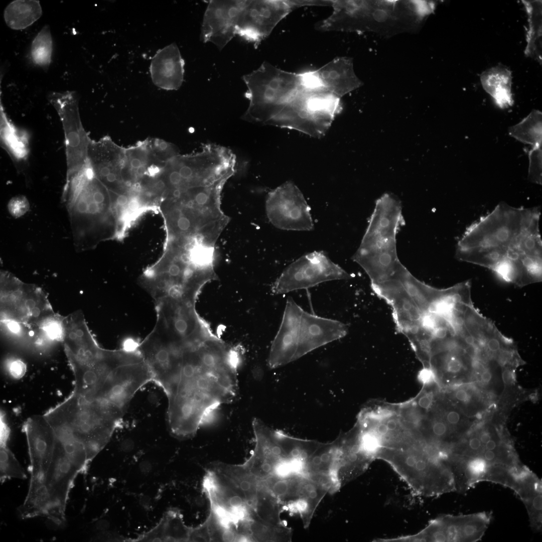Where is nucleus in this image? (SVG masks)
<instances>
[{
    "mask_svg": "<svg viewBox=\"0 0 542 542\" xmlns=\"http://www.w3.org/2000/svg\"><path fill=\"white\" fill-rule=\"evenodd\" d=\"M509 134L519 142L530 145L532 148L541 146L542 114L532 111L517 124L509 127Z\"/></svg>",
    "mask_w": 542,
    "mask_h": 542,
    "instance_id": "nucleus-26",
    "label": "nucleus"
},
{
    "mask_svg": "<svg viewBox=\"0 0 542 542\" xmlns=\"http://www.w3.org/2000/svg\"><path fill=\"white\" fill-rule=\"evenodd\" d=\"M433 432L438 437L443 436L447 432L446 426L442 422H436L433 426Z\"/></svg>",
    "mask_w": 542,
    "mask_h": 542,
    "instance_id": "nucleus-36",
    "label": "nucleus"
},
{
    "mask_svg": "<svg viewBox=\"0 0 542 542\" xmlns=\"http://www.w3.org/2000/svg\"><path fill=\"white\" fill-rule=\"evenodd\" d=\"M165 186V184L164 182L160 180L155 183V187L156 189L162 190Z\"/></svg>",
    "mask_w": 542,
    "mask_h": 542,
    "instance_id": "nucleus-52",
    "label": "nucleus"
},
{
    "mask_svg": "<svg viewBox=\"0 0 542 542\" xmlns=\"http://www.w3.org/2000/svg\"><path fill=\"white\" fill-rule=\"evenodd\" d=\"M315 72L323 90L339 98L360 83L354 73L351 61L344 58L334 59Z\"/></svg>",
    "mask_w": 542,
    "mask_h": 542,
    "instance_id": "nucleus-21",
    "label": "nucleus"
},
{
    "mask_svg": "<svg viewBox=\"0 0 542 542\" xmlns=\"http://www.w3.org/2000/svg\"><path fill=\"white\" fill-rule=\"evenodd\" d=\"M249 101L243 118L249 122L273 125L281 112L304 90L300 73L281 70L264 62L244 75Z\"/></svg>",
    "mask_w": 542,
    "mask_h": 542,
    "instance_id": "nucleus-4",
    "label": "nucleus"
},
{
    "mask_svg": "<svg viewBox=\"0 0 542 542\" xmlns=\"http://www.w3.org/2000/svg\"><path fill=\"white\" fill-rule=\"evenodd\" d=\"M375 293L392 309L397 330L410 340L417 334L422 312L405 291L395 277L385 281L371 284Z\"/></svg>",
    "mask_w": 542,
    "mask_h": 542,
    "instance_id": "nucleus-15",
    "label": "nucleus"
},
{
    "mask_svg": "<svg viewBox=\"0 0 542 542\" xmlns=\"http://www.w3.org/2000/svg\"><path fill=\"white\" fill-rule=\"evenodd\" d=\"M49 423L53 427L56 438L62 445L68 459L79 472L84 470L89 462L84 445L76 439L70 430L63 425L58 423Z\"/></svg>",
    "mask_w": 542,
    "mask_h": 542,
    "instance_id": "nucleus-25",
    "label": "nucleus"
},
{
    "mask_svg": "<svg viewBox=\"0 0 542 542\" xmlns=\"http://www.w3.org/2000/svg\"><path fill=\"white\" fill-rule=\"evenodd\" d=\"M541 146L532 148L528 152V179L532 183L541 184Z\"/></svg>",
    "mask_w": 542,
    "mask_h": 542,
    "instance_id": "nucleus-29",
    "label": "nucleus"
},
{
    "mask_svg": "<svg viewBox=\"0 0 542 542\" xmlns=\"http://www.w3.org/2000/svg\"><path fill=\"white\" fill-rule=\"evenodd\" d=\"M79 472L78 469L67 458L56 438L53 458L43 481L49 497V506L46 516L56 523H61L64 520L68 494Z\"/></svg>",
    "mask_w": 542,
    "mask_h": 542,
    "instance_id": "nucleus-12",
    "label": "nucleus"
},
{
    "mask_svg": "<svg viewBox=\"0 0 542 542\" xmlns=\"http://www.w3.org/2000/svg\"><path fill=\"white\" fill-rule=\"evenodd\" d=\"M419 378L424 383H430L435 380V375L434 371L430 367H425L420 372Z\"/></svg>",
    "mask_w": 542,
    "mask_h": 542,
    "instance_id": "nucleus-32",
    "label": "nucleus"
},
{
    "mask_svg": "<svg viewBox=\"0 0 542 542\" xmlns=\"http://www.w3.org/2000/svg\"><path fill=\"white\" fill-rule=\"evenodd\" d=\"M49 423L66 427L84 446L89 462L103 449L122 420L100 403L72 392L44 415Z\"/></svg>",
    "mask_w": 542,
    "mask_h": 542,
    "instance_id": "nucleus-5",
    "label": "nucleus"
},
{
    "mask_svg": "<svg viewBox=\"0 0 542 542\" xmlns=\"http://www.w3.org/2000/svg\"><path fill=\"white\" fill-rule=\"evenodd\" d=\"M105 179L107 182L111 183L115 182L117 179V177L114 173L111 172Z\"/></svg>",
    "mask_w": 542,
    "mask_h": 542,
    "instance_id": "nucleus-51",
    "label": "nucleus"
},
{
    "mask_svg": "<svg viewBox=\"0 0 542 542\" xmlns=\"http://www.w3.org/2000/svg\"><path fill=\"white\" fill-rule=\"evenodd\" d=\"M496 442L494 440L491 439L485 444V448L486 450L493 451L496 448Z\"/></svg>",
    "mask_w": 542,
    "mask_h": 542,
    "instance_id": "nucleus-49",
    "label": "nucleus"
},
{
    "mask_svg": "<svg viewBox=\"0 0 542 542\" xmlns=\"http://www.w3.org/2000/svg\"><path fill=\"white\" fill-rule=\"evenodd\" d=\"M130 165L133 169H138L142 165L141 161L138 158H133L130 162Z\"/></svg>",
    "mask_w": 542,
    "mask_h": 542,
    "instance_id": "nucleus-48",
    "label": "nucleus"
},
{
    "mask_svg": "<svg viewBox=\"0 0 542 542\" xmlns=\"http://www.w3.org/2000/svg\"><path fill=\"white\" fill-rule=\"evenodd\" d=\"M380 438L382 441V437L386 436L388 434V430L385 424H380L376 428V432H375Z\"/></svg>",
    "mask_w": 542,
    "mask_h": 542,
    "instance_id": "nucleus-39",
    "label": "nucleus"
},
{
    "mask_svg": "<svg viewBox=\"0 0 542 542\" xmlns=\"http://www.w3.org/2000/svg\"><path fill=\"white\" fill-rule=\"evenodd\" d=\"M157 325L174 339L194 342L217 337L197 314L195 306L167 300L155 302Z\"/></svg>",
    "mask_w": 542,
    "mask_h": 542,
    "instance_id": "nucleus-11",
    "label": "nucleus"
},
{
    "mask_svg": "<svg viewBox=\"0 0 542 542\" xmlns=\"http://www.w3.org/2000/svg\"><path fill=\"white\" fill-rule=\"evenodd\" d=\"M432 402V397L431 394H425L421 396L418 400V404L420 407L425 409H429Z\"/></svg>",
    "mask_w": 542,
    "mask_h": 542,
    "instance_id": "nucleus-38",
    "label": "nucleus"
},
{
    "mask_svg": "<svg viewBox=\"0 0 542 542\" xmlns=\"http://www.w3.org/2000/svg\"><path fill=\"white\" fill-rule=\"evenodd\" d=\"M8 207L10 213L13 217L18 218L24 215L29 210L30 205L25 196H18L9 201Z\"/></svg>",
    "mask_w": 542,
    "mask_h": 542,
    "instance_id": "nucleus-30",
    "label": "nucleus"
},
{
    "mask_svg": "<svg viewBox=\"0 0 542 542\" xmlns=\"http://www.w3.org/2000/svg\"><path fill=\"white\" fill-rule=\"evenodd\" d=\"M404 224L398 200L385 194L376 200L360 245L352 257L368 275L371 284L390 279L401 265L396 253V236Z\"/></svg>",
    "mask_w": 542,
    "mask_h": 542,
    "instance_id": "nucleus-3",
    "label": "nucleus"
},
{
    "mask_svg": "<svg viewBox=\"0 0 542 542\" xmlns=\"http://www.w3.org/2000/svg\"><path fill=\"white\" fill-rule=\"evenodd\" d=\"M184 64L176 44L159 50L153 57L150 67L153 83L165 89L179 88L184 80Z\"/></svg>",
    "mask_w": 542,
    "mask_h": 542,
    "instance_id": "nucleus-19",
    "label": "nucleus"
},
{
    "mask_svg": "<svg viewBox=\"0 0 542 542\" xmlns=\"http://www.w3.org/2000/svg\"><path fill=\"white\" fill-rule=\"evenodd\" d=\"M441 452L386 450L380 451L376 458L386 461L416 494L434 496L456 490L448 458Z\"/></svg>",
    "mask_w": 542,
    "mask_h": 542,
    "instance_id": "nucleus-6",
    "label": "nucleus"
},
{
    "mask_svg": "<svg viewBox=\"0 0 542 542\" xmlns=\"http://www.w3.org/2000/svg\"><path fill=\"white\" fill-rule=\"evenodd\" d=\"M8 327L13 332H17L19 330V327L18 324L13 321L9 323Z\"/></svg>",
    "mask_w": 542,
    "mask_h": 542,
    "instance_id": "nucleus-50",
    "label": "nucleus"
},
{
    "mask_svg": "<svg viewBox=\"0 0 542 542\" xmlns=\"http://www.w3.org/2000/svg\"><path fill=\"white\" fill-rule=\"evenodd\" d=\"M176 167V166H175ZM182 179L181 175L176 167L173 169L169 174V180L170 184L172 186L177 185L180 183Z\"/></svg>",
    "mask_w": 542,
    "mask_h": 542,
    "instance_id": "nucleus-37",
    "label": "nucleus"
},
{
    "mask_svg": "<svg viewBox=\"0 0 542 542\" xmlns=\"http://www.w3.org/2000/svg\"><path fill=\"white\" fill-rule=\"evenodd\" d=\"M31 466L30 484L43 482L52 461L56 436L44 415L28 418L24 425Z\"/></svg>",
    "mask_w": 542,
    "mask_h": 542,
    "instance_id": "nucleus-14",
    "label": "nucleus"
},
{
    "mask_svg": "<svg viewBox=\"0 0 542 542\" xmlns=\"http://www.w3.org/2000/svg\"><path fill=\"white\" fill-rule=\"evenodd\" d=\"M469 446L471 450L476 451L481 448V442L479 438L474 437L470 439Z\"/></svg>",
    "mask_w": 542,
    "mask_h": 542,
    "instance_id": "nucleus-40",
    "label": "nucleus"
},
{
    "mask_svg": "<svg viewBox=\"0 0 542 542\" xmlns=\"http://www.w3.org/2000/svg\"><path fill=\"white\" fill-rule=\"evenodd\" d=\"M158 147L160 150L165 151L168 148V145L165 142H161L159 144Z\"/></svg>",
    "mask_w": 542,
    "mask_h": 542,
    "instance_id": "nucleus-53",
    "label": "nucleus"
},
{
    "mask_svg": "<svg viewBox=\"0 0 542 542\" xmlns=\"http://www.w3.org/2000/svg\"><path fill=\"white\" fill-rule=\"evenodd\" d=\"M1 480L8 478L24 479L26 475L13 453L4 445L1 447Z\"/></svg>",
    "mask_w": 542,
    "mask_h": 542,
    "instance_id": "nucleus-28",
    "label": "nucleus"
},
{
    "mask_svg": "<svg viewBox=\"0 0 542 542\" xmlns=\"http://www.w3.org/2000/svg\"><path fill=\"white\" fill-rule=\"evenodd\" d=\"M336 478L340 488L362 474L373 460L363 451L358 427L337 438Z\"/></svg>",
    "mask_w": 542,
    "mask_h": 542,
    "instance_id": "nucleus-18",
    "label": "nucleus"
},
{
    "mask_svg": "<svg viewBox=\"0 0 542 542\" xmlns=\"http://www.w3.org/2000/svg\"><path fill=\"white\" fill-rule=\"evenodd\" d=\"M42 15V10L39 1L15 0L7 6L4 17L9 28L21 30L32 25Z\"/></svg>",
    "mask_w": 542,
    "mask_h": 542,
    "instance_id": "nucleus-23",
    "label": "nucleus"
},
{
    "mask_svg": "<svg viewBox=\"0 0 542 542\" xmlns=\"http://www.w3.org/2000/svg\"><path fill=\"white\" fill-rule=\"evenodd\" d=\"M386 425L389 432L394 431L397 427V422L395 420L393 419L388 420L387 422Z\"/></svg>",
    "mask_w": 542,
    "mask_h": 542,
    "instance_id": "nucleus-43",
    "label": "nucleus"
},
{
    "mask_svg": "<svg viewBox=\"0 0 542 542\" xmlns=\"http://www.w3.org/2000/svg\"><path fill=\"white\" fill-rule=\"evenodd\" d=\"M242 354L239 346H230L218 337L181 344L154 381L167 396V422L173 436H193L219 406L233 400Z\"/></svg>",
    "mask_w": 542,
    "mask_h": 542,
    "instance_id": "nucleus-1",
    "label": "nucleus"
},
{
    "mask_svg": "<svg viewBox=\"0 0 542 542\" xmlns=\"http://www.w3.org/2000/svg\"><path fill=\"white\" fill-rule=\"evenodd\" d=\"M348 332V326L340 321L319 317L304 310L296 360L321 346L344 337Z\"/></svg>",
    "mask_w": 542,
    "mask_h": 542,
    "instance_id": "nucleus-17",
    "label": "nucleus"
},
{
    "mask_svg": "<svg viewBox=\"0 0 542 542\" xmlns=\"http://www.w3.org/2000/svg\"><path fill=\"white\" fill-rule=\"evenodd\" d=\"M310 5L309 1H248L239 16L236 35L257 46L293 10Z\"/></svg>",
    "mask_w": 542,
    "mask_h": 542,
    "instance_id": "nucleus-9",
    "label": "nucleus"
},
{
    "mask_svg": "<svg viewBox=\"0 0 542 542\" xmlns=\"http://www.w3.org/2000/svg\"><path fill=\"white\" fill-rule=\"evenodd\" d=\"M480 80L484 89L499 107L505 108L512 105V76L509 69L499 66L492 67L482 73Z\"/></svg>",
    "mask_w": 542,
    "mask_h": 542,
    "instance_id": "nucleus-22",
    "label": "nucleus"
},
{
    "mask_svg": "<svg viewBox=\"0 0 542 542\" xmlns=\"http://www.w3.org/2000/svg\"><path fill=\"white\" fill-rule=\"evenodd\" d=\"M481 377L483 382H488L491 379L492 374L489 371L486 370L481 374Z\"/></svg>",
    "mask_w": 542,
    "mask_h": 542,
    "instance_id": "nucleus-46",
    "label": "nucleus"
},
{
    "mask_svg": "<svg viewBox=\"0 0 542 542\" xmlns=\"http://www.w3.org/2000/svg\"><path fill=\"white\" fill-rule=\"evenodd\" d=\"M140 204L137 199H132L128 203V208L130 211H136L139 208Z\"/></svg>",
    "mask_w": 542,
    "mask_h": 542,
    "instance_id": "nucleus-44",
    "label": "nucleus"
},
{
    "mask_svg": "<svg viewBox=\"0 0 542 542\" xmlns=\"http://www.w3.org/2000/svg\"><path fill=\"white\" fill-rule=\"evenodd\" d=\"M248 1H209L205 12L200 38L221 50L236 35L240 14Z\"/></svg>",
    "mask_w": 542,
    "mask_h": 542,
    "instance_id": "nucleus-13",
    "label": "nucleus"
},
{
    "mask_svg": "<svg viewBox=\"0 0 542 542\" xmlns=\"http://www.w3.org/2000/svg\"><path fill=\"white\" fill-rule=\"evenodd\" d=\"M1 118V139L3 145L16 160H26L29 152L26 133L11 122L2 108Z\"/></svg>",
    "mask_w": 542,
    "mask_h": 542,
    "instance_id": "nucleus-24",
    "label": "nucleus"
},
{
    "mask_svg": "<svg viewBox=\"0 0 542 542\" xmlns=\"http://www.w3.org/2000/svg\"><path fill=\"white\" fill-rule=\"evenodd\" d=\"M491 439L490 435L487 432H484L480 435V440L481 443L485 444Z\"/></svg>",
    "mask_w": 542,
    "mask_h": 542,
    "instance_id": "nucleus-47",
    "label": "nucleus"
},
{
    "mask_svg": "<svg viewBox=\"0 0 542 542\" xmlns=\"http://www.w3.org/2000/svg\"><path fill=\"white\" fill-rule=\"evenodd\" d=\"M265 210L270 222L279 229L310 231L314 228L310 206L292 182L285 183L268 194Z\"/></svg>",
    "mask_w": 542,
    "mask_h": 542,
    "instance_id": "nucleus-10",
    "label": "nucleus"
},
{
    "mask_svg": "<svg viewBox=\"0 0 542 542\" xmlns=\"http://www.w3.org/2000/svg\"><path fill=\"white\" fill-rule=\"evenodd\" d=\"M446 359V368L447 370L451 373H457L463 367V363L461 360L457 355L451 352Z\"/></svg>",
    "mask_w": 542,
    "mask_h": 542,
    "instance_id": "nucleus-31",
    "label": "nucleus"
},
{
    "mask_svg": "<svg viewBox=\"0 0 542 542\" xmlns=\"http://www.w3.org/2000/svg\"><path fill=\"white\" fill-rule=\"evenodd\" d=\"M539 207H514L501 202L472 223L458 242L456 257L492 270L506 263L526 283L541 272Z\"/></svg>",
    "mask_w": 542,
    "mask_h": 542,
    "instance_id": "nucleus-2",
    "label": "nucleus"
},
{
    "mask_svg": "<svg viewBox=\"0 0 542 542\" xmlns=\"http://www.w3.org/2000/svg\"><path fill=\"white\" fill-rule=\"evenodd\" d=\"M502 380L505 384H511L515 380L514 373L510 368H505L502 374Z\"/></svg>",
    "mask_w": 542,
    "mask_h": 542,
    "instance_id": "nucleus-35",
    "label": "nucleus"
},
{
    "mask_svg": "<svg viewBox=\"0 0 542 542\" xmlns=\"http://www.w3.org/2000/svg\"><path fill=\"white\" fill-rule=\"evenodd\" d=\"M145 171L146 169L143 165H142L137 169V173L140 176L143 175L145 173Z\"/></svg>",
    "mask_w": 542,
    "mask_h": 542,
    "instance_id": "nucleus-54",
    "label": "nucleus"
},
{
    "mask_svg": "<svg viewBox=\"0 0 542 542\" xmlns=\"http://www.w3.org/2000/svg\"><path fill=\"white\" fill-rule=\"evenodd\" d=\"M447 419L449 423L451 424H456L460 420V416L458 413L452 411L448 414Z\"/></svg>",
    "mask_w": 542,
    "mask_h": 542,
    "instance_id": "nucleus-41",
    "label": "nucleus"
},
{
    "mask_svg": "<svg viewBox=\"0 0 542 542\" xmlns=\"http://www.w3.org/2000/svg\"><path fill=\"white\" fill-rule=\"evenodd\" d=\"M48 99L62 124L66 145V175H70L88 163L89 142L80 120L78 95L74 91L52 92Z\"/></svg>",
    "mask_w": 542,
    "mask_h": 542,
    "instance_id": "nucleus-8",
    "label": "nucleus"
},
{
    "mask_svg": "<svg viewBox=\"0 0 542 542\" xmlns=\"http://www.w3.org/2000/svg\"><path fill=\"white\" fill-rule=\"evenodd\" d=\"M116 202L119 206H124L128 202V198L124 195H120L116 199Z\"/></svg>",
    "mask_w": 542,
    "mask_h": 542,
    "instance_id": "nucleus-45",
    "label": "nucleus"
},
{
    "mask_svg": "<svg viewBox=\"0 0 542 542\" xmlns=\"http://www.w3.org/2000/svg\"><path fill=\"white\" fill-rule=\"evenodd\" d=\"M45 330L51 337L54 338L60 337L61 333V330L59 325L57 323L53 321L46 324Z\"/></svg>",
    "mask_w": 542,
    "mask_h": 542,
    "instance_id": "nucleus-33",
    "label": "nucleus"
},
{
    "mask_svg": "<svg viewBox=\"0 0 542 542\" xmlns=\"http://www.w3.org/2000/svg\"><path fill=\"white\" fill-rule=\"evenodd\" d=\"M53 41L49 26H45L34 39L31 48L33 62L40 66H48L51 61Z\"/></svg>",
    "mask_w": 542,
    "mask_h": 542,
    "instance_id": "nucleus-27",
    "label": "nucleus"
},
{
    "mask_svg": "<svg viewBox=\"0 0 542 542\" xmlns=\"http://www.w3.org/2000/svg\"><path fill=\"white\" fill-rule=\"evenodd\" d=\"M25 365L20 361H14L10 367L12 374L16 377L21 376L25 371Z\"/></svg>",
    "mask_w": 542,
    "mask_h": 542,
    "instance_id": "nucleus-34",
    "label": "nucleus"
},
{
    "mask_svg": "<svg viewBox=\"0 0 542 542\" xmlns=\"http://www.w3.org/2000/svg\"><path fill=\"white\" fill-rule=\"evenodd\" d=\"M456 398L462 401H466L469 399V396L466 391L463 389L458 390L456 393Z\"/></svg>",
    "mask_w": 542,
    "mask_h": 542,
    "instance_id": "nucleus-42",
    "label": "nucleus"
},
{
    "mask_svg": "<svg viewBox=\"0 0 542 542\" xmlns=\"http://www.w3.org/2000/svg\"><path fill=\"white\" fill-rule=\"evenodd\" d=\"M194 527L187 525L180 511L168 509L155 526L130 541H191Z\"/></svg>",
    "mask_w": 542,
    "mask_h": 542,
    "instance_id": "nucleus-20",
    "label": "nucleus"
},
{
    "mask_svg": "<svg viewBox=\"0 0 542 542\" xmlns=\"http://www.w3.org/2000/svg\"><path fill=\"white\" fill-rule=\"evenodd\" d=\"M351 278L325 252L315 251L302 255L288 265L273 283L271 290L274 294H283L325 282Z\"/></svg>",
    "mask_w": 542,
    "mask_h": 542,
    "instance_id": "nucleus-7",
    "label": "nucleus"
},
{
    "mask_svg": "<svg viewBox=\"0 0 542 542\" xmlns=\"http://www.w3.org/2000/svg\"><path fill=\"white\" fill-rule=\"evenodd\" d=\"M304 310L289 297L279 330L272 343L268 366L275 368L296 360L301 318Z\"/></svg>",
    "mask_w": 542,
    "mask_h": 542,
    "instance_id": "nucleus-16",
    "label": "nucleus"
}]
</instances>
